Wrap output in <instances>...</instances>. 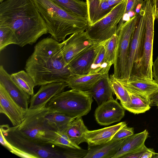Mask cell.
Masks as SVG:
<instances>
[{
	"label": "cell",
	"instance_id": "obj_33",
	"mask_svg": "<svg viewBox=\"0 0 158 158\" xmlns=\"http://www.w3.org/2000/svg\"><path fill=\"white\" fill-rule=\"evenodd\" d=\"M14 33L10 28L0 25V51H1L7 46L15 44Z\"/></svg>",
	"mask_w": 158,
	"mask_h": 158
},
{
	"label": "cell",
	"instance_id": "obj_15",
	"mask_svg": "<svg viewBox=\"0 0 158 158\" xmlns=\"http://www.w3.org/2000/svg\"><path fill=\"white\" fill-rule=\"evenodd\" d=\"M98 46L93 44L80 53L68 64L71 75L89 73L97 54Z\"/></svg>",
	"mask_w": 158,
	"mask_h": 158
},
{
	"label": "cell",
	"instance_id": "obj_11",
	"mask_svg": "<svg viewBox=\"0 0 158 158\" xmlns=\"http://www.w3.org/2000/svg\"><path fill=\"white\" fill-rule=\"evenodd\" d=\"M125 109L117 100L107 101L98 106L94 112L97 122L100 125L108 126L120 121L124 117Z\"/></svg>",
	"mask_w": 158,
	"mask_h": 158
},
{
	"label": "cell",
	"instance_id": "obj_44",
	"mask_svg": "<svg viewBox=\"0 0 158 158\" xmlns=\"http://www.w3.org/2000/svg\"><path fill=\"white\" fill-rule=\"evenodd\" d=\"M4 0H0V3L4 1Z\"/></svg>",
	"mask_w": 158,
	"mask_h": 158
},
{
	"label": "cell",
	"instance_id": "obj_6",
	"mask_svg": "<svg viewBox=\"0 0 158 158\" xmlns=\"http://www.w3.org/2000/svg\"><path fill=\"white\" fill-rule=\"evenodd\" d=\"M142 8L145 22L143 43L141 56L134 64L132 74L153 79V47L156 19L154 8L151 0H144Z\"/></svg>",
	"mask_w": 158,
	"mask_h": 158
},
{
	"label": "cell",
	"instance_id": "obj_35",
	"mask_svg": "<svg viewBox=\"0 0 158 158\" xmlns=\"http://www.w3.org/2000/svg\"><path fill=\"white\" fill-rule=\"evenodd\" d=\"M88 150L73 148H65L61 152L62 158H84L87 154Z\"/></svg>",
	"mask_w": 158,
	"mask_h": 158
},
{
	"label": "cell",
	"instance_id": "obj_10",
	"mask_svg": "<svg viewBox=\"0 0 158 158\" xmlns=\"http://www.w3.org/2000/svg\"><path fill=\"white\" fill-rule=\"evenodd\" d=\"M139 13L130 44L125 79L129 78L131 75L134 64L139 59L141 55L145 29L143 10L142 8Z\"/></svg>",
	"mask_w": 158,
	"mask_h": 158
},
{
	"label": "cell",
	"instance_id": "obj_40",
	"mask_svg": "<svg viewBox=\"0 0 158 158\" xmlns=\"http://www.w3.org/2000/svg\"><path fill=\"white\" fill-rule=\"evenodd\" d=\"M152 73L153 78L158 83V56L153 63Z\"/></svg>",
	"mask_w": 158,
	"mask_h": 158
},
{
	"label": "cell",
	"instance_id": "obj_26",
	"mask_svg": "<svg viewBox=\"0 0 158 158\" xmlns=\"http://www.w3.org/2000/svg\"><path fill=\"white\" fill-rule=\"evenodd\" d=\"M68 12L84 18L88 19L86 2L80 0H52Z\"/></svg>",
	"mask_w": 158,
	"mask_h": 158
},
{
	"label": "cell",
	"instance_id": "obj_16",
	"mask_svg": "<svg viewBox=\"0 0 158 158\" xmlns=\"http://www.w3.org/2000/svg\"><path fill=\"white\" fill-rule=\"evenodd\" d=\"M68 85L65 82H53L42 85L31 96L29 109H35L47 104L52 98L63 91Z\"/></svg>",
	"mask_w": 158,
	"mask_h": 158
},
{
	"label": "cell",
	"instance_id": "obj_38",
	"mask_svg": "<svg viewBox=\"0 0 158 158\" xmlns=\"http://www.w3.org/2000/svg\"><path fill=\"white\" fill-rule=\"evenodd\" d=\"M143 2V0H127L124 14L127 13L131 11L135 12V10L137 6L139 4L142 3Z\"/></svg>",
	"mask_w": 158,
	"mask_h": 158
},
{
	"label": "cell",
	"instance_id": "obj_9",
	"mask_svg": "<svg viewBox=\"0 0 158 158\" xmlns=\"http://www.w3.org/2000/svg\"><path fill=\"white\" fill-rule=\"evenodd\" d=\"M138 18V16L135 15L125 22L117 32L118 40L113 64L114 71L113 74L119 79H124L125 78L130 44Z\"/></svg>",
	"mask_w": 158,
	"mask_h": 158
},
{
	"label": "cell",
	"instance_id": "obj_31",
	"mask_svg": "<svg viewBox=\"0 0 158 158\" xmlns=\"http://www.w3.org/2000/svg\"><path fill=\"white\" fill-rule=\"evenodd\" d=\"M48 144L64 148H81L78 145L73 142L63 131H56L53 138L49 142Z\"/></svg>",
	"mask_w": 158,
	"mask_h": 158
},
{
	"label": "cell",
	"instance_id": "obj_21",
	"mask_svg": "<svg viewBox=\"0 0 158 158\" xmlns=\"http://www.w3.org/2000/svg\"><path fill=\"white\" fill-rule=\"evenodd\" d=\"M124 139L88 146V152L83 158H112L120 149Z\"/></svg>",
	"mask_w": 158,
	"mask_h": 158
},
{
	"label": "cell",
	"instance_id": "obj_42",
	"mask_svg": "<svg viewBox=\"0 0 158 158\" xmlns=\"http://www.w3.org/2000/svg\"><path fill=\"white\" fill-rule=\"evenodd\" d=\"M110 6L113 8L115 6L124 0H106Z\"/></svg>",
	"mask_w": 158,
	"mask_h": 158
},
{
	"label": "cell",
	"instance_id": "obj_12",
	"mask_svg": "<svg viewBox=\"0 0 158 158\" xmlns=\"http://www.w3.org/2000/svg\"><path fill=\"white\" fill-rule=\"evenodd\" d=\"M62 43L63 54L67 64L80 53L94 44L85 31L72 34Z\"/></svg>",
	"mask_w": 158,
	"mask_h": 158
},
{
	"label": "cell",
	"instance_id": "obj_2",
	"mask_svg": "<svg viewBox=\"0 0 158 158\" xmlns=\"http://www.w3.org/2000/svg\"><path fill=\"white\" fill-rule=\"evenodd\" d=\"M62 46V42L50 37L44 38L36 44L25 67L35 86L65 82L71 75L63 54Z\"/></svg>",
	"mask_w": 158,
	"mask_h": 158
},
{
	"label": "cell",
	"instance_id": "obj_3",
	"mask_svg": "<svg viewBox=\"0 0 158 158\" xmlns=\"http://www.w3.org/2000/svg\"><path fill=\"white\" fill-rule=\"evenodd\" d=\"M45 21L48 33L58 42L67 36L85 31L89 26L88 19L72 14L52 0H32Z\"/></svg>",
	"mask_w": 158,
	"mask_h": 158
},
{
	"label": "cell",
	"instance_id": "obj_30",
	"mask_svg": "<svg viewBox=\"0 0 158 158\" xmlns=\"http://www.w3.org/2000/svg\"><path fill=\"white\" fill-rule=\"evenodd\" d=\"M111 65L106 61L104 45L102 44H98L97 54L91 65L89 74L98 73L103 69H110Z\"/></svg>",
	"mask_w": 158,
	"mask_h": 158
},
{
	"label": "cell",
	"instance_id": "obj_45",
	"mask_svg": "<svg viewBox=\"0 0 158 158\" xmlns=\"http://www.w3.org/2000/svg\"><path fill=\"white\" fill-rule=\"evenodd\" d=\"M155 158H158V154L157 156H156L155 157Z\"/></svg>",
	"mask_w": 158,
	"mask_h": 158
},
{
	"label": "cell",
	"instance_id": "obj_24",
	"mask_svg": "<svg viewBox=\"0 0 158 158\" xmlns=\"http://www.w3.org/2000/svg\"><path fill=\"white\" fill-rule=\"evenodd\" d=\"M126 88L130 95L131 101L128 104L122 105L125 110L136 114L144 113L150 109L151 106L148 97Z\"/></svg>",
	"mask_w": 158,
	"mask_h": 158
},
{
	"label": "cell",
	"instance_id": "obj_27",
	"mask_svg": "<svg viewBox=\"0 0 158 158\" xmlns=\"http://www.w3.org/2000/svg\"><path fill=\"white\" fill-rule=\"evenodd\" d=\"M13 80L27 94L32 96L34 94L35 83L29 74L23 70L10 75Z\"/></svg>",
	"mask_w": 158,
	"mask_h": 158
},
{
	"label": "cell",
	"instance_id": "obj_17",
	"mask_svg": "<svg viewBox=\"0 0 158 158\" xmlns=\"http://www.w3.org/2000/svg\"><path fill=\"white\" fill-rule=\"evenodd\" d=\"M126 88L139 94L148 97L158 89V83L151 79L132 74L126 79H119Z\"/></svg>",
	"mask_w": 158,
	"mask_h": 158
},
{
	"label": "cell",
	"instance_id": "obj_39",
	"mask_svg": "<svg viewBox=\"0 0 158 158\" xmlns=\"http://www.w3.org/2000/svg\"><path fill=\"white\" fill-rule=\"evenodd\" d=\"M148 98L150 106H156L158 107V89L151 94Z\"/></svg>",
	"mask_w": 158,
	"mask_h": 158
},
{
	"label": "cell",
	"instance_id": "obj_23",
	"mask_svg": "<svg viewBox=\"0 0 158 158\" xmlns=\"http://www.w3.org/2000/svg\"><path fill=\"white\" fill-rule=\"evenodd\" d=\"M89 26L107 15L112 8L106 0H86Z\"/></svg>",
	"mask_w": 158,
	"mask_h": 158
},
{
	"label": "cell",
	"instance_id": "obj_28",
	"mask_svg": "<svg viewBox=\"0 0 158 158\" xmlns=\"http://www.w3.org/2000/svg\"><path fill=\"white\" fill-rule=\"evenodd\" d=\"M45 118L57 131H64L75 118L58 113L50 112L48 111Z\"/></svg>",
	"mask_w": 158,
	"mask_h": 158
},
{
	"label": "cell",
	"instance_id": "obj_4",
	"mask_svg": "<svg viewBox=\"0 0 158 158\" xmlns=\"http://www.w3.org/2000/svg\"><path fill=\"white\" fill-rule=\"evenodd\" d=\"M46 104L35 109L28 108L22 123L14 126L21 135L37 143L48 145L56 129L45 118L48 111Z\"/></svg>",
	"mask_w": 158,
	"mask_h": 158
},
{
	"label": "cell",
	"instance_id": "obj_34",
	"mask_svg": "<svg viewBox=\"0 0 158 158\" xmlns=\"http://www.w3.org/2000/svg\"><path fill=\"white\" fill-rule=\"evenodd\" d=\"M0 142L10 152L18 156L24 158H37L36 156L19 149L9 143L2 131H0Z\"/></svg>",
	"mask_w": 158,
	"mask_h": 158
},
{
	"label": "cell",
	"instance_id": "obj_7",
	"mask_svg": "<svg viewBox=\"0 0 158 158\" xmlns=\"http://www.w3.org/2000/svg\"><path fill=\"white\" fill-rule=\"evenodd\" d=\"M127 0L118 4L105 17L89 26L85 32L95 44L98 45L117 34L118 25L124 14Z\"/></svg>",
	"mask_w": 158,
	"mask_h": 158
},
{
	"label": "cell",
	"instance_id": "obj_18",
	"mask_svg": "<svg viewBox=\"0 0 158 158\" xmlns=\"http://www.w3.org/2000/svg\"><path fill=\"white\" fill-rule=\"evenodd\" d=\"M127 124L126 122H122L112 126L98 130H88L85 134V142L88 143V146L107 143L112 140L120 129Z\"/></svg>",
	"mask_w": 158,
	"mask_h": 158
},
{
	"label": "cell",
	"instance_id": "obj_25",
	"mask_svg": "<svg viewBox=\"0 0 158 158\" xmlns=\"http://www.w3.org/2000/svg\"><path fill=\"white\" fill-rule=\"evenodd\" d=\"M88 130L84 123L82 117H81L75 118L63 131L73 142L78 145L85 142V134Z\"/></svg>",
	"mask_w": 158,
	"mask_h": 158
},
{
	"label": "cell",
	"instance_id": "obj_14",
	"mask_svg": "<svg viewBox=\"0 0 158 158\" xmlns=\"http://www.w3.org/2000/svg\"><path fill=\"white\" fill-rule=\"evenodd\" d=\"M0 84L19 106L28 110L31 96L15 82L10 75L7 73L2 65L0 66Z\"/></svg>",
	"mask_w": 158,
	"mask_h": 158
},
{
	"label": "cell",
	"instance_id": "obj_1",
	"mask_svg": "<svg viewBox=\"0 0 158 158\" xmlns=\"http://www.w3.org/2000/svg\"><path fill=\"white\" fill-rule=\"evenodd\" d=\"M0 25L12 29L15 44L21 47L33 44L48 33L46 24L32 0H6L0 3Z\"/></svg>",
	"mask_w": 158,
	"mask_h": 158
},
{
	"label": "cell",
	"instance_id": "obj_43",
	"mask_svg": "<svg viewBox=\"0 0 158 158\" xmlns=\"http://www.w3.org/2000/svg\"><path fill=\"white\" fill-rule=\"evenodd\" d=\"M154 8L156 19L158 20V0H151Z\"/></svg>",
	"mask_w": 158,
	"mask_h": 158
},
{
	"label": "cell",
	"instance_id": "obj_22",
	"mask_svg": "<svg viewBox=\"0 0 158 158\" xmlns=\"http://www.w3.org/2000/svg\"><path fill=\"white\" fill-rule=\"evenodd\" d=\"M148 135V131L145 129L141 132L134 134L124 139L120 149L112 158H122L139 148L144 144Z\"/></svg>",
	"mask_w": 158,
	"mask_h": 158
},
{
	"label": "cell",
	"instance_id": "obj_32",
	"mask_svg": "<svg viewBox=\"0 0 158 158\" xmlns=\"http://www.w3.org/2000/svg\"><path fill=\"white\" fill-rule=\"evenodd\" d=\"M118 40V35L117 34L101 43L105 48L106 61L111 65L113 64L115 59Z\"/></svg>",
	"mask_w": 158,
	"mask_h": 158
},
{
	"label": "cell",
	"instance_id": "obj_29",
	"mask_svg": "<svg viewBox=\"0 0 158 158\" xmlns=\"http://www.w3.org/2000/svg\"><path fill=\"white\" fill-rule=\"evenodd\" d=\"M110 79L114 94L116 95L117 99L120 101L121 104L129 103L131 101L130 95L119 79L112 74L110 75Z\"/></svg>",
	"mask_w": 158,
	"mask_h": 158
},
{
	"label": "cell",
	"instance_id": "obj_8",
	"mask_svg": "<svg viewBox=\"0 0 158 158\" xmlns=\"http://www.w3.org/2000/svg\"><path fill=\"white\" fill-rule=\"evenodd\" d=\"M0 131L12 145L37 158H62L61 152L51 145H43L33 142L19 134L14 127H10L7 124L1 125Z\"/></svg>",
	"mask_w": 158,
	"mask_h": 158
},
{
	"label": "cell",
	"instance_id": "obj_5",
	"mask_svg": "<svg viewBox=\"0 0 158 158\" xmlns=\"http://www.w3.org/2000/svg\"><path fill=\"white\" fill-rule=\"evenodd\" d=\"M93 101L88 90L71 89L55 96L46 106L49 112L60 113L76 118L87 114Z\"/></svg>",
	"mask_w": 158,
	"mask_h": 158
},
{
	"label": "cell",
	"instance_id": "obj_41",
	"mask_svg": "<svg viewBox=\"0 0 158 158\" xmlns=\"http://www.w3.org/2000/svg\"><path fill=\"white\" fill-rule=\"evenodd\" d=\"M156 153L153 149L150 148L143 154L141 158H151L155 157Z\"/></svg>",
	"mask_w": 158,
	"mask_h": 158
},
{
	"label": "cell",
	"instance_id": "obj_19",
	"mask_svg": "<svg viewBox=\"0 0 158 158\" xmlns=\"http://www.w3.org/2000/svg\"><path fill=\"white\" fill-rule=\"evenodd\" d=\"M109 71L105 72L101 78L88 90L98 106L114 99V94L110 84Z\"/></svg>",
	"mask_w": 158,
	"mask_h": 158
},
{
	"label": "cell",
	"instance_id": "obj_20",
	"mask_svg": "<svg viewBox=\"0 0 158 158\" xmlns=\"http://www.w3.org/2000/svg\"><path fill=\"white\" fill-rule=\"evenodd\" d=\"M110 69H104L100 72L85 75H72L65 82L69 88L86 91L89 90L101 78L104 73Z\"/></svg>",
	"mask_w": 158,
	"mask_h": 158
},
{
	"label": "cell",
	"instance_id": "obj_36",
	"mask_svg": "<svg viewBox=\"0 0 158 158\" xmlns=\"http://www.w3.org/2000/svg\"><path fill=\"white\" fill-rule=\"evenodd\" d=\"M134 134V128L127 127V124L116 133L111 140L119 141L128 137Z\"/></svg>",
	"mask_w": 158,
	"mask_h": 158
},
{
	"label": "cell",
	"instance_id": "obj_13",
	"mask_svg": "<svg viewBox=\"0 0 158 158\" xmlns=\"http://www.w3.org/2000/svg\"><path fill=\"white\" fill-rule=\"evenodd\" d=\"M27 111L19 106L0 84V112L8 117L14 126L22 123Z\"/></svg>",
	"mask_w": 158,
	"mask_h": 158
},
{
	"label": "cell",
	"instance_id": "obj_37",
	"mask_svg": "<svg viewBox=\"0 0 158 158\" xmlns=\"http://www.w3.org/2000/svg\"><path fill=\"white\" fill-rule=\"evenodd\" d=\"M149 149L144 144L132 152L124 156L122 158H141L144 153Z\"/></svg>",
	"mask_w": 158,
	"mask_h": 158
}]
</instances>
